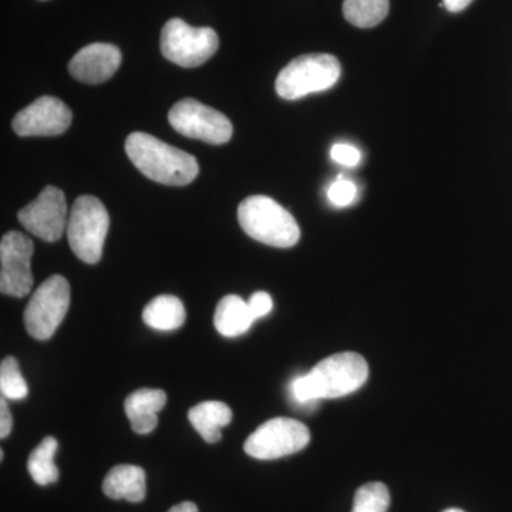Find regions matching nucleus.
<instances>
[{"label": "nucleus", "instance_id": "nucleus-1", "mask_svg": "<svg viewBox=\"0 0 512 512\" xmlns=\"http://www.w3.org/2000/svg\"><path fill=\"white\" fill-rule=\"evenodd\" d=\"M369 377V366L355 352L336 353L323 359L306 375L292 382L293 399L301 404L339 399L359 390Z\"/></svg>", "mask_w": 512, "mask_h": 512}, {"label": "nucleus", "instance_id": "nucleus-14", "mask_svg": "<svg viewBox=\"0 0 512 512\" xmlns=\"http://www.w3.org/2000/svg\"><path fill=\"white\" fill-rule=\"evenodd\" d=\"M167 394L160 389H140L131 393L124 403V410L131 427L137 434H148L156 430L157 414L164 409Z\"/></svg>", "mask_w": 512, "mask_h": 512}, {"label": "nucleus", "instance_id": "nucleus-25", "mask_svg": "<svg viewBox=\"0 0 512 512\" xmlns=\"http://www.w3.org/2000/svg\"><path fill=\"white\" fill-rule=\"evenodd\" d=\"M249 311H251L254 319H261L264 316L269 315L272 311V306H274V302H272L271 295L266 292H256L254 295L249 298L248 301Z\"/></svg>", "mask_w": 512, "mask_h": 512}, {"label": "nucleus", "instance_id": "nucleus-9", "mask_svg": "<svg viewBox=\"0 0 512 512\" xmlns=\"http://www.w3.org/2000/svg\"><path fill=\"white\" fill-rule=\"evenodd\" d=\"M175 131L188 138L221 146L232 137V124L225 114L194 99L178 101L168 113Z\"/></svg>", "mask_w": 512, "mask_h": 512}, {"label": "nucleus", "instance_id": "nucleus-11", "mask_svg": "<svg viewBox=\"0 0 512 512\" xmlns=\"http://www.w3.org/2000/svg\"><path fill=\"white\" fill-rule=\"evenodd\" d=\"M18 220L35 237L46 242L59 241L69 222L64 192L49 185L19 211Z\"/></svg>", "mask_w": 512, "mask_h": 512}, {"label": "nucleus", "instance_id": "nucleus-5", "mask_svg": "<svg viewBox=\"0 0 512 512\" xmlns=\"http://www.w3.org/2000/svg\"><path fill=\"white\" fill-rule=\"evenodd\" d=\"M340 63L335 56L312 53L286 64L276 79V93L285 100H298L329 90L339 82Z\"/></svg>", "mask_w": 512, "mask_h": 512}, {"label": "nucleus", "instance_id": "nucleus-27", "mask_svg": "<svg viewBox=\"0 0 512 512\" xmlns=\"http://www.w3.org/2000/svg\"><path fill=\"white\" fill-rule=\"evenodd\" d=\"M471 2H473V0H443V6L447 10H450V12L458 13L467 9Z\"/></svg>", "mask_w": 512, "mask_h": 512}, {"label": "nucleus", "instance_id": "nucleus-24", "mask_svg": "<svg viewBox=\"0 0 512 512\" xmlns=\"http://www.w3.org/2000/svg\"><path fill=\"white\" fill-rule=\"evenodd\" d=\"M330 157L333 161L345 167H356L362 160V154L356 147L350 144H335L330 150Z\"/></svg>", "mask_w": 512, "mask_h": 512}, {"label": "nucleus", "instance_id": "nucleus-4", "mask_svg": "<svg viewBox=\"0 0 512 512\" xmlns=\"http://www.w3.org/2000/svg\"><path fill=\"white\" fill-rule=\"evenodd\" d=\"M109 227V212L99 198L93 195L77 198L66 229L74 255L86 264H97L103 255Z\"/></svg>", "mask_w": 512, "mask_h": 512}, {"label": "nucleus", "instance_id": "nucleus-23", "mask_svg": "<svg viewBox=\"0 0 512 512\" xmlns=\"http://www.w3.org/2000/svg\"><path fill=\"white\" fill-rule=\"evenodd\" d=\"M357 197V187L348 178L339 177L328 188V198L336 207H349Z\"/></svg>", "mask_w": 512, "mask_h": 512}, {"label": "nucleus", "instance_id": "nucleus-21", "mask_svg": "<svg viewBox=\"0 0 512 512\" xmlns=\"http://www.w3.org/2000/svg\"><path fill=\"white\" fill-rule=\"evenodd\" d=\"M0 392L10 400H23L29 394L28 383L20 373L18 360L8 356L0 365Z\"/></svg>", "mask_w": 512, "mask_h": 512}, {"label": "nucleus", "instance_id": "nucleus-8", "mask_svg": "<svg viewBox=\"0 0 512 512\" xmlns=\"http://www.w3.org/2000/svg\"><path fill=\"white\" fill-rule=\"evenodd\" d=\"M309 441L311 433L301 421L276 417L265 421L248 437L244 450L256 460H276L298 453Z\"/></svg>", "mask_w": 512, "mask_h": 512}, {"label": "nucleus", "instance_id": "nucleus-22", "mask_svg": "<svg viewBox=\"0 0 512 512\" xmlns=\"http://www.w3.org/2000/svg\"><path fill=\"white\" fill-rule=\"evenodd\" d=\"M389 505V488L383 483H369L356 491L352 512H387Z\"/></svg>", "mask_w": 512, "mask_h": 512}, {"label": "nucleus", "instance_id": "nucleus-3", "mask_svg": "<svg viewBox=\"0 0 512 512\" xmlns=\"http://www.w3.org/2000/svg\"><path fill=\"white\" fill-rule=\"evenodd\" d=\"M238 221L245 234L275 248L298 244L301 229L291 212L266 195H252L239 204Z\"/></svg>", "mask_w": 512, "mask_h": 512}, {"label": "nucleus", "instance_id": "nucleus-12", "mask_svg": "<svg viewBox=\"0 0 512 512\" xmlns=\"http://www.w3.org/2000/svg\"><path fill=\"white\" fill-rule=\"evenodd\" d=\"M72 120V110L62 100L43 96L20 110L12 127L20 137L59 136L70 127Z\"/></svg>", "mask_w": 512, "mask_h": 512}, {"label": "nucleus", "instance_id": "nucleus-6", "mask_svg": "<svg viewBox=\"0 0 512 512\" xmlns=\"http://www.w3.org/2000/svg\"><path fill=\"white\" fill-rule=\"evenodd\" d=\"M220 37L211 28H192L181 19H171L161 32V53L181 67H198L217 53Z\"/></svg>", "mask_w": 512, "mask_h": 512}, {"label": "nucleus", "instance_id": "nucleus-19", "mask_svg": "<svg viewBox=\"0 0 512 512\" xmlns=\"http://www.w3.org/2000/svg\"><path fill=\"white\" fill-rule=\"evenodd\" d=\"M57 447L55 437H46L30 454L28 470L36 484L49 485L59 480V468L55 464Z\"/></svg>", "mask_w": 512, "mask_h": 512}, {"label": "nucleus", "instance_id": "nucleus-16", "mask_svg": "<svg viewBox=\"0 0 512 512\" xmlns=\"http://www.w3.org/2000/svg\"><path fill=\"white\" fill-rule=\"evenodd\" d=\"M255 322L249 311L248 302L241 296L227 295L218 302L215 309L214 325L225 338H237L244 335Z\"/></svg>", "mask_w": 512, "mask_h": 512}, {"label": "nucleus", "instance_id": "nucleus-20", "mask_svg": "<svg viewBox=\"0 0 512 512\" xmlns=\"http://www.w3.org/2000/svg\"><path fill=\"white\" fill-rule=\"evenodd\" d=\"M343 15L356 28H375L389 15V0H345Z\"/></svg>", "mask_w": 512, "mask_h": 512}, {"label": "nucleus", "instance_id": "nucleus-2", "mask_svg": "<svg viewBox=\"0 0 512 512\" xmlns=\"http://www.w3.org/2000/svg\"><path fill=\"white\" fill-rule=\"evenodd\" d=\"M126 153L137 170L156 183L184 187L200 173L194 156L147 133L130 134Z\"/></svg>", "mask_w": 512, "mask_h": 512}, {"label": "nucleus", "instance_id": "nucleus-15", "mask_svg": "<svg viewBox=\"0 0 512 512\" xmlns=\"http://www.w3.org/2000/svg\"><path fill=\"white\" fill-rule=\"evenodd\" d=\"M146 473L143 468L121 464L111 468L103 481V493L111 500L141 503L146 498Z\"/></svg>", "mask_w": 512, "mask_h": 512}, {"label": "nucleus", "instance_id": "nucleus-10", "mask_svg": "<svg viewBox=\"0 0 512 512\" xmlns=\"http://www.w3.org/2000/svg\"><path fill=\"white\" fill-rule=\"evenodd\" d=\"M32 239L18 231L3 235L0 242V291L3 295L25 298L32 291L33 275L30 269Z\"/></svg>", "mask_w": 512, "mask_h": 512}, {"label": "nucleus", "instance_id": "nucleus-28", "mask_svg": "<svg viewBox=\"0 0 512 512\" xmlns=\"http://www.w3.org/2000/svg\"><path fill=\"white\" fill-rule=\"evenodd\" d=\"M168 512H198V508L197 505L191 503V501H184V503L174 505Z\"/></svg>", "mask_w": 512, "mask_h": 512}, {"label": "nucleus", "instance_id": "nucleus-29", "mask_svg": "<svg viewBox=\"0 0 512 512\" xmlns=\"http://www.w3.org/2000/svg\"><path fill=\"white\" fill-rule=\"evenodd\" d=\"M443 512H464L463 510H458V508H448V510Z\"/></svg>", "mask_w": 512, "mask_h": 512}, {"label": "nucleus", "instance_id": "nucleus-7", "mask_svg": "<svg viewBox=\"0 0 512 512\" xmlns=\"http://www.w3.org/2000/svg\"><path fill=\"white\" fill-rule=\"evenodd\" d=\"M70 306L69 281L62 275L46 279L26 306L25 325L32 338L47 340L62 325Z\"/></svg>", "mask_w": 512, "mask_h": 512}, {"label": "nucleus", "instance_id": "nucleus-26", "mask_svg": "<svg viewBox=\"0 0 512 512\" xmlns=\"http://www.w3.org/2000/svg\"><path fill=\"white\" fill-rule=\"evenodd\" d=\"M12 427V414H10L8 403H6V397L2 396L0 399V437L6 439L12 431Z\"/></svg>", "mask_w": 512, "mask_h": 512}, {"label": "nucleus", "instance_id": "nucleus-17", "mask_svg": "<svg viewBox=\"0 0 512 512\" xmlns=\"http://www.w3.org/2000/svg\"><path fill=\"white\" fill-rule=\"evenodd\" d=\"M188 420L207 443L214 444L221 440L222 427L232 420V410L222 402H204L192 407Z\"/></svg>", "mask_w": 512, "mask_h": 512}, {"label": "nucleus", "instance_id": "nucleus-18", "mask_svg": "<svg viewBox=\"0 0 512 512\" xmlns=\"http://www.w3.org/2000/svg\"><path fill=\"white\" fill-rule=\"evenodd\" d=\"M187 313L183 302L173 295H160L148 303L143 311V320L147 326L163 332L180 329L184 325Z\"/></svg>", "mask_w": 512, "mask_h": 512}, {"label": "nucleus", "instance_id": "nucleus-13", "mask_svg": "<svg viewBox=\"0 0 512 512\" xmlns=\"http://www.w3.org/2000/svg\"><path fill=\"white\" fill-rule=\"evenodd\" d=\"M120 64L119 47L109 43H92L79 50L70 60L69 72L79 82L101 84L116 74Z\"/></svg>", "mask_w": 512, "mask_h": 512}]
</instances>
